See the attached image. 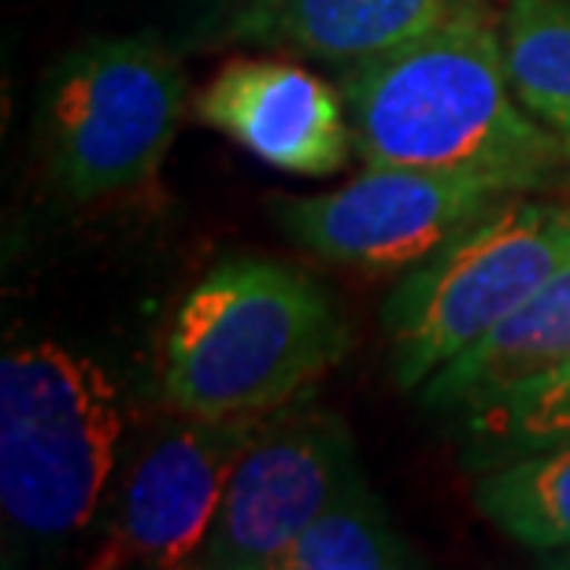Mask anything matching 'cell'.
I'll list each match as a JSON object with an SVG mask.
<instances>
[{
	"label": "cell",
	"instance_id": "1",
	"mask_svg": "<svg viewBox=\"0 0 570 570\" xmlns=\"http://www.w3.org/2000/svg\"><path fill=\"white\" fill-rule=\"evenodd\" d=\"M363 167H419L497 178L530 193L567 164L560 141L522 108L500 22L460 0L438 27L341 75Z\"/></svg>",
	"mask_w": 570,
	"mask_h": 570
},
{
	"label": "cell",
	"instance_id": "2",
	"mask_svg": "<svg viewBox=\"0 0 570 570\" xmlns=\"http://www.w3.org/2000/svg\"><path fill=\"white\" fill-rule=\"evenodd\" d=\"M352 330L307 271L226 256L170 318L164 393L193 415H271L345 360Z\"/></svg>",
	"mask_w": 570,
	"mask_h": 570
},
{
	"label": "cell",
	"instance_id": "10",
	"mask_svg": "<svg viewBox=\"0 0 570 570\" xmlns=\"http://www.w3.org/2000/svg\"><path fill=\"white\" fill-rule=\"evenodd\" d=\"M460 0H245L226 38L360 63L419 38Z\"/></svg>",
	"mask_w": 570,
	"mask_h": 570
},
{
	"label": "cell",
	"instance_id": "15",
	"mask_svg": "<svg viewBox=\"0 0 570 570\" xmlns=\"http://www.w3.org/2000/svg\"><path fill=\"white\" fill-rule=\"evenodd\" d=\"M474 441L489 452V463L508 455L549 449L570 441V360L541 379L527 382L504 401L466 415Z\"/></svg>",
	"mask_w": 570,
	"mask_h": 570
},
{
	"label": "cell",
	"instance_id": "4",
	"mask_svg": "<svg viewBox=\"0 0 570 570\" xmlns=\"http://www.w3.org/2000/svg\"><path fill=\"white\" fill-rule=\"evenodd\" d=\"M570 267V208L500 197L423 264L404 271L382 307L390 374L423 390L444 363Z\"/></svg>",
	"mask_w": 570,
	"mask_h": 570
},
{
	"label": "cell",
	"instance_id": "8",
	"mask_svg": "<svg viewBox=\"0 0 570 570\" xmlns=\"http://www.w3.org/2000/svg\"><path fill=\"white\" fill-rule=\"evenodd\" d=\"M264 415L175 407L122 478L94 567H189L219 515L237 455Z\"/></svg>",
	"mask_w": 570,
	"mask_h": 570
},
{
	"label": "cell",
	"instance_id": "5",
	"mask_svg": "<svg viewBox=\"0 0 570 570\" xmlns=\"http://www.w3.org/2000/svg\"><path fill=\"white\" fill-rule=\"evenodd\" d=\"M186 119V75L145 33L78 45L41 89L38 148L63 197L97 200L138 189L164 167Z\"/></svg>",
	"mask_w": 570,
	"mask_h": 570
},
{
	"label": "cell",
	"instance_id": "6",
	"mask_svg": "<svg viewBox=\"0 0 570 570\" xmlns=\"http://www.w3.org/2000/svg\"><path fill=\"white\" fill-rule=\"evenodd\" d=\"M345 419L307 396L259 419L237 455L193 570H278L285 549L360 478Z\"/></svg>",
	"mask_w": 570,
	"mask_h": 570
},
{
	"label": "cell",
	"instance_id": "13",
	"mask_svg": "<svg viewBox=\"0 0 570 570\" xmlns=\"http://www.w3.org/2000/svg\"><path fill=\"white\" fill-rule=\"evenodd\" d=\"M426 556L407 541L374 493L367 474L352 478L307 530L296 538L278 570H415Z\"/></svg>",
	"mask_w": 570,
	"mask_h": 570
},
{
	"label": "cell",
	"instance_id": "7",
	"mask_svg": "<svg viewBox=\"0 0 570 570\" xmlns=\"http://www.w3.org/2000/svg\"><path fill=\"white\" fill-rule=\"evenodd\" d=\"M511 189L497 178L419 167H367L348 186L275 197L271 219L307 256L363 275H396L474 223Z\"/></svg>",
	"mask_w": 570,
	"mask_h": 570
},
{
	"label": "cell",
	"instance_id": "12",
	"mask_svg": "<svg viewBox=\"0 0 570 570\" xmlns=\"http://www.w3.org/2000/svg\"><path fill=\"white\" fill-rule=\"evenodd\" d=\"M474 508L527 552L570 549V441L489 463L474 482Z\"/></svg>",
	"mask_w": 570,
	"mask_h": 570
},
{
	"label": "cell",
	"instance_id": "3",
	"mask_svg": "<svg viewBox=\"0 0 570 570\" xmlns=\"http://www.w3.org/2000/svg\"><path fill=\"white\" fill-rule=\"evenodd\" d=\"M119 385L105 363L60 341L0 360V511L30 541H63L97 519L119 463Z\"/></svg>",
	"mask_w": 570,
	"mask_h": 570
},
{
	"label": "cell",
	"instance_id": "17",
	"mask_svg": "<svg viewBox=\"0 0 570 570\" xmlns=\"http://www.w3.org/2000/svg\"><path fill=\"white\" fill-rule=\"evenodd\" d=\"M242 4H245V0H237V8H242Z\"/></svg>",
	"mask_w": 570,
	"mask_h": 570
},
{
	"label": "cell",
	"instance_id": "16",
	"mask_svg": "<svg viewBox=\"0 0 570 570\" xmlns=\"http://www.w3.org/2000/svg\"><path fill=\"white\" fill-rule=\"evenodd\" d=\"M544 563H549V567H560V570H570V549H563V552H552V556H544Z\"/></svg>",
	"mask_w": 570,
	"mask_h": 570
},
{
	"label": "cell",
	"instance_id": "11",
	"mask_svg": "<svg viewBox=\"0 0 570 570\" xmlns=\"http://www.w3.org/2000/svg\"><path fill=\"white\" fill-rule=\"evenodd\" d=\"M570 360V267L423 385L430 412L474 415Z\"/></svg>",
	"mask_w": 570,
	"mask_h": 570
},
{
	"label": "cell",
	"instance_id": "9",
	"mask_svg": "<svg viewBox=\"0 0 570 570\" xmlns=\"http://www.w3.org/2000/svg\"><path fill=\"white\" fill-rule=\"evenodd\" d=\"M197 119L296 178H330L356 153L345 97L285 60H230L200 89Z\"/></svg>",
	"mask_w": 570,
	"mask_h": 570
},
{
	"label": "cell",
	"instance_id": "14",
	"mask_svg": "<svg viewBox=\"0 0 570 570\" xmlns=\"http://www.w3.org/2000/svg\"><path fill=\"white\" fill-rule=\"evenodd\" d=\"M500 41L522 108L570 164V0H508Z\"/></svg>",
	"mask_w": 570,
	"mask_h": 570
}]
</instances>
